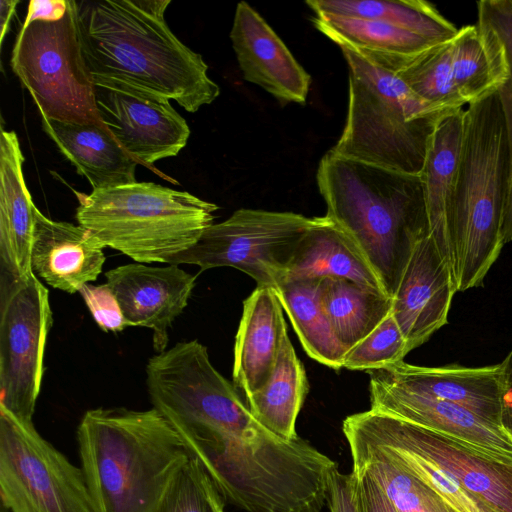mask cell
Returning a JSON list of instances; mask_svg holds the SVG:
<instances>
[{
    "label": "cell",
    "mask_w": 512,
    "mask_h": 512,
    "mask_svg": "<svg viewBox=\"0 0 512 512\" xmlns=\"http://www.w3.org/2000/svg\"><path fill=\"white\" fill-rule=\"evenodd\" d=\"M322 280H284L273 290L305 352L320 364L339 370L346 351L335 338L324 311Z\"/></svg>",
    "instance_id": "27"
},
{
    "label": "cell",
    "mask_w": 512,
    "mask_h": 512,
    "mask_svg": "<svg viewBox=\"0 0 512 512\" xmlns=\"http://www.w3.org/2000/svg\"><path fill=\"white\" fill-rule=\"evenodd\" d=\"M369 377L370 409L422 426L497 461L512 464V440L501 427L459 405Z\"/></svg>",
    "instance_id": "14"
},
{
    "label": "cell",
    "mask_w": 512,
    "mask_h": 512,
    "mask_svg": "<svg viewBox=\"0 0 512 512\" xmlns=\"http://www.w3.org/2000/svg\"><path fill=\"white\" fill-rule=\"evenodd\" d=\"M10 63L41 117L102 125L80 45L75 0H68L60 20L22 24Z\"/></svg>",
    "instance_id": "7"
},
{
    "label": "cell",
    "mask_w": 512,
    "mask_h": 512,
    "mask_svg": "<svg viewBox=\"0 0 512 512\" xmlns=\"http://www.w3.org/2000/svg\"><path fill=\"white\" fill-rule=\"evenodd\" d=\"M101 124L138 163L147 166L177 156L190 128L170 100L95 86Z\"/></svg>",
    "instance_id": "13"
},
{
    "label": "cell",
    "mask_w": 512,
    "mask_h": 512,
    "mask_svg": "<svg viewBox=\"0 0 512 512\" xmlns=\"http://www.w3.org/2000/svg\"><path fill=\"white\" fill-rule=\"evenodd\" d=\"M343 433L406 446L455 476L498 512H512V464L502 463L444 435L369 409L347 416Z\"/></svg>",
    "instance_id": "12"
},
{
    "label": "cell",
    "mask_w": 512,
    "mask_h": 512,
    "mask_svg": "<svg viewBox=\"0 0 512 512\" xmlns=\"http://www.w3.org/2000/svg\"><path fill=\"white\" fill-rule=\"evenodd\" d=\"M77 443L95 512H154L190 458L178 433L155 408L87 410Z\"/></svg>",
    "instance_id": "3"
},
{
    "label": "cell",
    "mask_w": 512,
    "mask_h": 512,
    "mask_svg": "<svg viewBox=\"0 0 512 512\" xmlns=\"http://www.w3.org/2000/svg\"><path fill=\"white\" fill-rule=\"evenodd\" d=\"M477 22L489 27L500 39L507 58L509 77L497 91L507 137L508 177L502 221L504 245L512 242V0L476 2Z\"/></svg>",
    "instance_id": "32"
},
{
    "label": "cell",
    "mask_w": 512,
    "mask_h": 512,
    "mask_svg": "<svg viewBox=\"0 0 512 512\" xmlns=\"http://www.w3.org/2000/svg\"><path fill=\"white\" fill-rule=\"evenodd\" d=\"M321 299L334 336L346 352L392 312V298L344 278H324Z\"/></svg>",
    "instance_id": "26"
},
{
    "label": "cell",
    "mask_w": 512,
    "mask_h": 512,
    "mask_svg": "<svg viewBox=\"0 0 512 512\" xmlns=\"http://www.w3.org/2000/svg\"><path fill=\"white\" fill-rule=\"evenodd\" d=\"M314 13L384 22L435 43L453 38L458 28L436 6L423 0H308Z\"/></svg>",
    "instance_id": "28"
},
{
    "label": "cell",
    "mask_w": 512,
    "mask_h": 512,
    "mask_svg": "<svg viewBox=\"0 0 512 512\" xmlns=\"http://www.w3.org/2000/svg\"><path fill=\"white\" fill-rule=\"evenodd\" d=\"M507 177L506 129L496 92L464 109L452 211L457 292L481 286L502 251Z\"/></svg>",
    "instance_id": "4"
},
{
    "label": "cell",
    "mask_w": 512,
    "mask_h": 512,
    "mask_svg": "<svg viewBox=\"0 0 512 512\" xmlns=\"http://www.w3.org/2000/svg\"><path fill=\"white\" fill-rule=\"evenodd\" d=\"M352 473L356 479V491L362 512H397L367 473Z\"/></svg>",
    "instance_id": "37"
},
{
    "label": "cell",
    "mask_w": 512,
    "mask_h": 512,
    "mask_svg": "<svg viewBox=\"0 0 512 512\" xmlns=\"http://www.w3.org/2000/svg\"><path fill=\"white\" fill-rule=\"evenodd\" d=\"M350 446L376 449L435 491L455 512H498L471 493L452 474L434 461L406 446L344 433Z\"/></svg>",
    "instance_id": "31"
},
{
    "label": "cell",
    "mask_w": 512,
    "mask_h": 512,
    "mask_svg": "<svg viewBox=\"0 0 512 512\" xmlns=\"http://www.w3.org/2000/svg\"><path fill=\"white\" fill-rule=\"evenodd\" d=\"M316 178L326 216L355 243L393 298L415 246L429 235L420 176L328 151Z\"/></svg>",
    "instance_id": "2"
},
{
    "label": "cell",
    "mask_w": 512,
    "mask_h": 512,
    "mask_svg": "<svg viewBox=\"0 0 512 512\" xmlns=\"http://www.w3.org/2000/svg\"><path fill=\"white\" fill-rule=\"evenodd\" d=\"M128 326L153 331V348L167 349L168 329L184 311L195 287L196 276L178 265L165 267L129 263L105 273Z\"/></svg>",
    "instance_id": "15"
},
{
    "label": "cell",
    "mask_w": 512,
    "mask_h": 512,
    "mask_svg": "<svg viewBox=\"0 0 512 512\" xmlns=\"http://www.w3.org/2000/svg\"><path fill=\"white\" fill-rule=\"evenodd\" d=\"M500 366L501 427L512 440V349Z\"/></svg>",
    "instance_id": "38"
},
{
    "label": "cell",
    "mask_w": 512,
    "mask_h": 512,
    "mask_svg": "<svg viewBox=\"0 0 512 512\" xmlns=\"http://www.w3.org/2000/svg\"><path fill=\"white\" fill-rule=\"evenodd\" d=\"M314 26L338 46L362 53L415 57L435 43L399 27L375 20L315 13Z\"/></svg>",
    "instance_id": "29"
},
{
    "label": "cell",
    "mask_w": 512,
    "mask_h": 512,
    "mask_svg": "<svg viewBox=\"0 0 512 512\" xmlns=\"http://www.w3.org/2000/svg\"><path fill=\"white\" fill-rule=\"evenodd\" d=\"M0 512H10L4 505L1 504Z\"/></svg>",
    "instance_id": "41"
},
{
    "label": "cell",
    "mask_w": 512,
    "mask_h": 512,
    "mask_svg": "<svg viewBox=\"0 0 512 512\" xmlns=\"http://www.w3.org/2000/svg\"><path fill=\"white\" fill-rule=\"evenodd\" d=\"M408 353L405 337L391 312L369 335L346 352L343 367L368 372L400 363Z\"/></svg>",
    "instance_id": "34"
},
{
    "label": "cell",
    "mask_w": 512,
    "mask_h": 512,
    "mask_svg": "<svg viewBox=\"0 0 512 512\" xmlns=\"http://www.w3.org/2000/svg\"><path fill=\"white\" fill-rule=\"evenodd\" d=\"M457 292L453 274L430 235L415 246L392 298V316L409 352L448 322Z\"/></svg>",
    "instance_id": "16"
},
{
    "label": "cell",
    "mask_w": 512,
    "mask_h": 512,
    "mask_svg": "<svg viewBox=\"0 0 512 512\" xmlns=\"http://www.w3.org/2000/svg\"><path fill=\"white\" fill-rule=\"evenodd\" d=\"M352 472H365L397 512H455L435 491L376 449L350 446Z\"/></svg>",
    "instance_id": "30"
},
{
    "label": "cell",
    "mask_w": 512,
    "mask_h": 512,
    "mask_svg": "<svg viewBox=\"0 0 512 512\" xmlns=\"http://www.w3.org/2000/svg\"><path fill=\"white\" fill-rule=\"evenodd\" d=\"M339 47L348 67V110L343 132L330 151L420 176L437 124L453 111L428 104L394 72Z\"/></svg>",
    "instance_id": "5"
},
{
    "label": "cell",
    "mask_w": 512,
    "mask_h": 512,
    "mask_svg": "<svg viewBox=\"0 0 512 512\" xmlns=\"http://www.w3.org/2000/svg\"><path fill=\"white\" fill-rule=\"evenodd\" d=\"M308 391L306 372L286 333L269 381L245 400L266 429L283 439L294 440L299 438L296 420Z\"/></svg>",
    "instance_id": "25"
},
{
    "label": "cell",
    "mask_w": 512,
    "mask_h": 512,
    "mask_svg": "<svg viewBox=\"0 0 512 512\" xmlns=\"http://www.w3.org/2000/svg\"><path fill=\"white\" fill-rule=\"evenodd\" d=\"M230 39L246 81L282 103H305L310 75L269 24L244 1L237 4Z\"/></svg>",
    "instance_id": "17"
},
{
    "label": "cell",
    "mask_w": 512,
    "mask_h": 512,
    "mask_svg": "<svg viewBox=\"0 0 512 512\" xmlns=\"http://www.w3.org/2000/svg\"><path fill=\"white\" fill-rule=\"evenodd\" d=\"M18 0L0 1V45L2 46L5 36L9 31L10 22L16 12Z\"/></svg>",
    "instance_id": "40"
},
{
    "label": "cell",
    "mask_w": 512,
    "mask_h": 512,
    "mask_svg": "<svg viewBox=\"0 0 512 512\" xmlns=\"http://www.w3.org/2000/svg\"><path fill=\"white\" fill-rule=\"evenodd\" d=\"M104 248L85 227L52 220L36 207L31 267L51 287L74 294L97 280L106 259Z\"/></svg>",
    "instance_id": "20"
},
{
    "label": "cell",
    "mask_w": 512,
    "mask_h": 512,
    "mask_svg": "<svg viewBox=\"0 0 512 512\" xmlns=\"http://www.w3.org/2000/svg\"><path fill=\"white\" fill-rule=\"evenodd\" d=\"M500 370V364L422 367L402 361L367 373L410 392L459 405L501 427Z\"/></svg>",
    "instance_id": "19"
},
{
    "label": "cell",
    "mask_w": 512,
    "mask_h": 512,
    "mask_svg": "<svg viewBox=\"0 0 512 512\" xmlns=\"http://www.w3.org/2000/svg\"><path fill=\"white\" fill-rule=\"evenodd\" d=\"M286 333L283 308L274 290L257 286L243 302L234 343L233 383L244 398L269 381Z\"/></svg>",
    "instance_id": "21"
},
{
    "label": "cell",
    "mask_w": 512,
    "mask_h": 512,
    "mask_svg": "<svg viewBox=\"0 0 512 512\" xmlns=\"http://www.w3.org/2000/svg\"><path fill=\"white\" fill-rule=\"evenodd\" d=\"M68 0H32L23 24L33 21H57L66 13Z\"/></svg>",
    "instance_id": "39"
},
{
    "label": "cell",
    "mask_w": 512,
    "mask_h": 512,
    "mask_svg": "<svg viewBox=\"0 0 512 512\" xmlns=\"http://www.w3.org/2000/svg\"><path fill=\"white\" fill-rule=\"evenodd\" d=\"M42 118L46 134L84 176L93 190L136 182L138 164L99 124H80Z\"/></svg>",
    "instance_id": "23"
},
{
    "label": "cell",
    "mask_w": 512,
    "mask_h": 512,
    "mask_svg": "<svg viewBox=\"0 0 512 512\" xmlns=\"http://www.w3.org/2000/svg\"><path fill=\"white\" fill-rule=\"evenodd\" d=\"M321 218L239 209L225 221L209 226L191 248L171 257L167 264H192L201 270L232 267L253 278L257 286L274 289L285 279L299 241Z\"/></svg>",
    "instance_id": "9"
},
{
    "label": "cell",
    "mask_w": 512,
    "mask_h": 512,
    "mask_svg": "<svg viewBox=\"0 0 512 512\" xmlns=\"http://www.w3.org/2000/svg\"><path fill=\"white\" fill-rule=\"evenodd\" d=\"M53 322L49 292L35 275L0 289V407L33 422Z\"/></svg>",
    "instance_id": "11"
},
{
    "label": "cell",
    "mask_w": 512,
    "mask_h": 512,
    "mask_svg": "<svg viewBox=\"0 0 512 512\" xmlns=\"http://www.w3.org/2000/svg\"><path fill=\"white\" fill-rule=\"evenodd\" d=\"M394 72L420 99L446 111L496 93L509 77L504 47L486 25L458 29L450 40L398 61Z\"/></svg>",
    "instance_id": "10"
},
{
    "label": "cell",
    "mask_w": 512,
    "mask_h": 512,
    "mask_svg": "<svg viewBox=\"0 0 512 512\" xmlns=\"http://www.w3.org/2000/svg\"><path fill=\"white\" fill-rule=\"evenodd\" d=\"M315 278H344L384 293L361 251L326 215L299 241L284 280Z\"/></svg>",
    "instance_id": "24"
},
{
    "label": "cell",
    "mask_w": 512,
    "mask_h": 512,
    "mask_svg": "<svg viewBox=\"0 0 512 512\" xmlns=\"http://www.w3.org/2000/svg\"><path fill=\"white\" fill-rule=\"evenodd\" d=\"M171 0H80L83 58L95 86L176 101L190 113L212 103L219 86L199 53L165 20Z\"/></svg>",
    "instance_id": "1"
},
{
    "label": "cell",
    "mask_w": 512,
    "mask_h": 512,
    "mask_svg": "<svg viewBox=\"0 0 512 512\" xmlns=\"http://www.w3.org/2000/svg\"><path fill=\"white\" fill-rule=\"evenodd\" d=\"M327 505L330 512H362L354 474L342 473L338 466L329 476Z\"/></svg>",
    "instance_id": "36"
},
{
    "label": "cell",
    "mask_w": 512,
    "mask_h": 512,
    "mask_svg": "<svg viewBox=\"0 0 512 512\" xmlns=\"http://www.w3.org/2000/svg\"><path fill=\"white\" fill-rule=\"evenodd\" d=\"M25 157L18 136L1 126L0 136V289L35 274L31 251L36 206L23 174Z\"/></svg>",
    "instance_id": "18"
},
{
    "label": "cell",
    "mask_w": 512,
    "mask_h": 512,
    "mask_svg": "<svg viewBox=\"0 0 512 512\" xmlns=\"http://www.w3.org/2000/svg\"><path fill=\"white\" fill-rule=\"evenodd\" d=\"M225 499L195 458L175 473L154 512H226Z\"/></svg>",
    "instance_id": "33"
},
{
    "label": "cell",
    "mask_w": 512,
    "mask_h": 512,
    "mask_svg": "<svg viewBox=\"0 0 512 512\" xmlns=\"http://www.w3.org/2000/svg\"><path fill=\"white\" fill-rule=\"evenodd\" d=\"M463 126L464 109L450 112L439 121L432 134L420 174L429 235L450 268L454 280L452 211Z\"/></svg>",
    "instance_id": "22"
},
{
    "label": "cell",
    "mask_w": 512,
    "mask_h": 512,
    "mask_svg": "<svg viewBox=\"0 0 512 512\" xmlns=\"http://www.w3.org/2000/svg\"><path fill=\"white\" fill-rule=\"evenodd\" d=\"M0 498L10 512H95L82 468L2 407Z\"/></svg>",
    "instance_id": "8"
},
{
    "label": "cell",
    "mask_w": 512,
    "mask_h": 512,
    "mask_svg": "<svg viewBox=\"0 0 512 512\" xmlns=\"http://www.w3.org/2000/svg\"><path fill=\"white\" fill-rule=\"evenodd\" d=\"M76 219L105 247L138 263H167L191 248L219 207L187 191L153 182L75 192Z\"/></svg>",
    "instance_id": "6"
},
{
    "label": "cell",
    "mask_w": 512,
    "mask_h": 512,
    "mask_svg": "<svg viewBox=\"0 0 512 512\" xmlns=\"http://www.w3.org/2000/svg\"><path fill=\"white\" fill-rule=\"evenodd\" d=\"M97 325L105 332H119L128 323L111 288L105 284H86L79 290Z\"/></svg>",
    "instance_id": "35"
}]
</instances>
